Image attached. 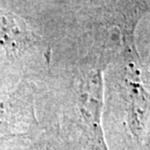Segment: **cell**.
<instances>
[{
  "label": "cell",
  "mask_w": 150,
  "mask_h": 150,
  "mask_svg": "<svg viewBox=\"0 0 150 150\" xmlns=\"http://www.w3.org/2000/svg\"><path fill=\"white\" fill-rule=\"evenodd\" d=\"M39 41L23 18L0 9V45L9 59L15 61L20 58Z\"/></svg>",
  "instance_id": "3957f363"
},
{
  "label": "cell",
  "mask_w": 150,
  "mask_h": 150,
  "mask_svg": "<svg viewBox=\"0 0 150 150\" xmlns=\"http://www.w3.org/2000/svg\"><path fill=\"white\" fill-rule=\"evenodd\" d=\"M33 150H50L49 148L45 147V146H37L36 148H34Z\"/></svg>",
  "instance_id": "277c9868"
},
{
  "label": "cell",
  "mask_w": 150,
  "mask_h": 150,
  "mask_svg": "<svg viewBox=\"0 0 150 150\" xmlns=\"http://www.w3.org/2000/svg\"><path fill=\"white\" fill-rule=\"evenodd\" d=\"M34 92L31 83L23 82L0 102V139L28 135L36 128Z\"/></svg>",
  "instance_id": "6da1fadb"
},
{
  "label": "cell",
  "mask_w": 150,
  "mask_h": 150,
  "mask_svg": "<svg viewBox=\"0 0 150 150\" xmlns=\"http://www.w3.org/2000/svg\"><path fill=\"white\" fill-rule=\"evenodd\" d=\"M103 79L101 72H91L83 76L76 87V103L92 142L99 150H107L102 130Z\"/></svg>",
  "instance_id": "7a4b0ae2"
}]
</instances>
